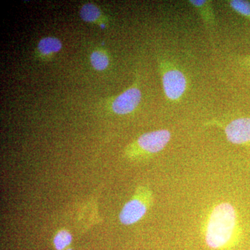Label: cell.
<instances>
[{
  "instance_id": "1",
  "label": "cell",
  "mask_w": 250,
  "mask_h": 250,
  "mask_svg": "<svg viewBox=\"0 0 250 250\" xmlns=\"http://www.w3.org/2000/svg\"><path fill=\"white\" fill-rule=\"evenodd\" d=\"M236 209L231 204L223 202L213 208L208 218L205 241L212 249H220L231 243L238 231Z\"/></svg>"
},
{
  "instance_id": "2",
  "label": "cell",
  "mask_w": 250,
  "mask_h": 250,
  "mask_svg": "<svg viewBox=\"0 0 250 250\" xmlns=\"http://www.w3.org/2000/svg\"><path fill=\"white\" fill-rule=\"evenodd\" d=\"M162 84L167 98L170 101H177L187 90V80L183 72L171 67L163 70Z\"/></svg>"
},
{
  "instance_id": "3",
  "label": "cell",
  "mask_w": 250,
  "mask_h": 250,
  "mask_svg": "<svg viewBox=\"0 0 250 250\" xmlns=\"http://www.w3.org/2000/svg\"><path fill=\"white\" fill-rule=\"evenodd\" d=\"M170 139L171 133L168 130H156L141 135L136 141V145L143 152L156 154L162 151Z\"/></svg>"
},
{
  "instance_id": "4",
  "label": "cell",
  "mask_w": 250,
  "mask_h": 250,
  "mask_svg": "<svg viewBox=\"0 0 250 250\" xmlns=\"http://www.w3.org/2000/svg\"><path fill=\"white\" fill-rule=\"evenodd\" d=\"M142 94L139 87L134 85L122 93L113 100L111 108L118 115H126L134 111L139 106Z\"/></svg>"
},
{
  "instance_id": "5",
  "label": "cell",
  "mask_w": 250,
  "mask_h": 250,
  "mask_svg": "<svg viewBox=\"0 0 250 250\" xmlns=\"http://www.w3.org/2000/svg\"><path fill=\"white\" fill-rule=\"evenodd\" d=\"M227 139L235 145L250 142V118H239L230 122L225 128Z\"/></svg>"
},
{
  "instance_id": "6",
  "label": "cell",
  "mask_w": 250,
  "mask_h": 250,
  "mask_svg": "<svg viewBox=\"0 0 250 250\" xmlns=\"http://www.w3.org/2000/svg\"><path fill=\"white\" fill-rule=\"evenodd\" d=\"M147 211L146 202L134 197L125 204L120 213V221L125 225H131L141 220Z\"/></svg>"
},
{
  "instance_id": "7",
  "label": "cell",
  "mask_w": 250,
  "mask_h": 250,
  "mask_svg": "<svg viewBox=\"0 0 250 250\" xmlns=\"http://www.w3.org/2000/svg\"><path fill=\"white\" fill-rule=\"evenodd\" d=\"M62 48V41L56 37L47 36L42 38L38 44V52L42 57H51Z\"/></svg>"
},
{
  "instance_id": "8",
  "label": "cell",
  "mask_w": 250,
  "mask_h": 250,
  "mask_svg": "<svg viewBox=\"0 0 250 250\" xmlns=\"http://www.w3.org/2000/svg\"><path fill=\"white\" fill-rule=\"evenodd\" d=\"M189 2L200 13V16L206 24L210 26L214 25V15H213V9H212L209 1L191 0V1H189Z\"/></svg>"
},
{
  "instance_id": "9",
  "label": "cell",
  "mask_w": 250,
  "mask_h": 250,
  "mask_svg": "<svg viewBox=\"0 0 250 250\" xmlns=\"http://www.w3.org/2000/svg\"><path fill=\"white\" fill-rule=\"evenodd\" d=\"M80 14L81 18L83 21L90 23L98 22L103 16L100 8L92 3L83 4L81 8Z\"/></svg>"
},
{
  "instance_id": "10",
  "label": "cell",
  "mask_w": 250,
  "mask_h": 250,
  "mask_svg": "<svg viewBox=\"0 0 250 250\" xmlns=\"http://www.w3.org/2000/svg\"><path fill=\"white\" fill-rule=\"evenodd\" d=\"M92 66L98 71L106 70L110 63L108 54L104 50H95L92 52L90 57Z\"/></svg>"
},
{
  "instance_id": "11",
  "label": "cell",
  "mask_w": 250,
  "mask_h": 250,
  "mask_svg": "<svg viewBox=\"0 0 250 250\" xmlns=\"http://www.w3.org/2000/svg\"><path fill=\"white\" fill-rule=\"evenodd\" d=\"M231 9L243 17L250 20V2L243 0H232L229 1Z\"/></svg>"
},
{
  "instance_id": "12",
  "label": "cell",
  "mask_w": 250,
  "mask_h": 250,
  "mask_svg": "<svg viewBox=\"0 0 250 250\" xmlns=\"http://www.w3.org/2000/svg\"><path fill=\"white\" fill-rule=\"evenodd\" d=\"M72 235L66 230H62L56 235L54 238V245L58 250L65 249L71 243Z\"/></svg>"
},
{
  "instance_id": "13",
  "label": "cell",
  "mask_w": 250,
  "mask_h": 250,
  "mask_svg": "<svg viewBox=\"0 0 250 250\" xmlns=\"http://www.w3.org/2000/svg\"><path fill=\"white\" fill-rule=\"evenodd\" d=\"M245 62L246 63L248 64V65H250V56L249 57H246V58H245L244 59Z\"/></svg>"
},
{
  "instance_id": "14",
  "label": "cell",
  "mask_w": 250,
  "mask_h": 250,
  "mask_svg": "<svg viewBox=\"0 0 250 250\" xmlns=\"http://www.w3.org/2000/svg\"><path fill=\"white\" fill-rule=\"evenodd\" d=\"M72 250L71 249H68V250Z\"/></svg>"
}]
</instances>
